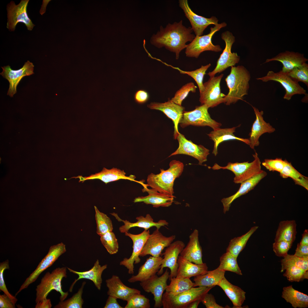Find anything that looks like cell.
Instances as JSON below:
<instances>
[{
  "instance_id": "cell-1",
  "label": "cell",
  "mask_w": 308,
  "mask_h": 308,
  "mask_svg": "<svg viewBox=\"0 0 308 308\" xmlns=\"http://www.w3.org/2000/svg\"><path fill=\"white\" fill-rule=\"evenodd\" d=\"M193 31L192 27L187 28L183 25L182 20L169 23L164 28L161 26L160 31L151 37L150 42L158 48L164 47L174 52L176 59H178L181 52L187 47L186 43L191 42L195 38Z\"/></svg>"
},
{
  "instance_id": "cell-2",
  "label": "cell",
  "mask_w": 308,
  "mask_h": 308,
  "mask_svg": "<svg viewBox=\"0 0 308 308\" xmlns=\"http://www.w3.org/2000/svg\"><path fill=\"white\" fill-rule=\"evenodd\" d=\"M169 166L167 170L160 169L159 174H149L145 185L155 191L175 198L173 195L174 182L182 174L184 166L183 163L174 160L170 162Z\"/></svg>"
},
{
  "instance_id": "cell-3",
  "label": "cell",
  "mask_w": 308,
  "mask_h": 308,
  "mask_svg": "<svg viewBox=\"0 0 308 308\" xmlns=\"http://www.w3.org/2000/svg\"><path fill=\"white\" fill-rule=\"evenodd\" d=\"M250 74L243 66L231 67L230 74L225 79L229 92L224 97V103L226 105L234 104L243 99L248 94Z\"/></svg>"
},
{
  "instance_id": "cell-4",
  "label": "cell",
  "mask_w": 308,
  "mask_h": 308,
  "mask_svg": "<svg viewBox=\"0 0 308 308\" xmlns=\"http://www.w3.org/2000/svg\"><path fill=\"white\" fill-rule=\"evenodd\" d=\"M67 268L65 267H58L51 273L47 272L45 273L36 289V303L46 299L49 293L53 290L59 292L60 301L65 300L68 293V291L64 292L62 290L61 281L63 278L67 277Z\"/></svg>"
},
{
  "instance_id": "cell-5",
  "label": "cell",
  "mask_w": 308,
  "mask_h": 308,
  "mask_svg": "<svg viewBox=\"0 0 308 308\" xmlns=\"http://www.w3.org/2000/svg\"><path fill=\"white\" fill-rule=\"evenodd\" d=\"M253 156L254 159L251 162L248 161L242 163L229 162L224 167L220 166L215 163L212 167H208V168L214 170L222 169L230 170L235 175L234 182L236 184L241 183L257 175L262 171L261 169V162L258 153L256 152Z\"/></svg>"
},
{
  "instance_id": "cell-6",
  "label": "cell",
  "mask_w": 308,
  "mask_h": 308,
  "mask_svg": "<svg viewBox=\"0 0 308 308\" xmlns=\"http://www.w3.org/2000/svg\"><path fill=\"white\" fill-rule=\"evenodd\" d=\"M213 287L198 286L175 295L163 293L162 299L163 308H188L193 301L200 300Z\"/></svg>"
},
{
  "instance_id": "cell-7",
  "label": "cell",
  "mask_w": 308,
  "mask_h": 308,
  "mask_svg": "<svg viewBox=\"0 0 308 308\" xmlns=\"http://www.w3.org/2000/svg\"><path fill=\"white\" fill-rule=\"evenodd\" d=\"M226 25L227 24L225 22L218 24L210 28V32L208 34L201 36H196L193 40L187 44L185 52L186 56L197 58L202 52L205 51L215 52L221 51L222 49L220 46L218 45H214L211 39L216 32Z\"/></svg>"
},
{
  "instance_id": "cell-8",
  "label": "cell",
  "mask_w": 308,
  "mask_h": 308,
  "mask_svg": "<svg viewBox=\"0 0 308 308\" xmlns=\"http://www.w3.org/2000/svg\"><path fill=\"white\" fill-rule=\"evenodd\" d=\"M209 108L205 105L196 106L190 111H184L179 122L180 126L184 128L189 125L198 126H208L213 130L220 128L222 124L212 119L208 111Z\"/></svg>"
},
{
  "instance_id": "cell-9",
  "label": "cell",
  "mask_w": 308,
  "mask_h": 308,
  "mask_svg": "<svg viewBox=\"0 0 308 308\" xmlns=\"http://www.w3.org/2000/svg\"><path fill=\"white\" fill-rule=\"evenodd\" d=\"M66 251V245L62 242L51 246L47 254L39 263L35 270L26 279L15 296L35 281L42 273L51 266Z\"/></svg>"
},
{
  "instance_id": "cell-10",
  "label": "cell",
  "mask_w": 308,
  "mask_h": 308,
  "mask_svg": "<svg viewBox=\"0 0 308 308\" xmlns=\"http://www.w3.org/2000/svg\"><path fill=\"white\" fill-rule=\"evenodd\" d=\"M221 38L225 42V47L217 61L216 67L208 73L210 77H214L216 74L222 72L229 67L234 66L240 60V57L236 52H231L232 45L235 40L232 34L226 31L222 34Z\"/></svg>"
},
{
  "instance_id": "cell-11",
  "label": "cell",
  "mask_w": 308,
  "mask_h": 308,
  "mask_svg": "<svg viewBox=\"0 0 308 308\" xmlns=\"http://www.w3.org/2000/svg\"><path fill=\"white\" fill-rule=\"evenodd\" d=\"M223 74L210 77L203 83L204 90L200 94L199 101L201 105H206L209 108H214L224 103L226 95L221 92L220 83Z\"/></svg>"
},
{
  "instance_id": "cell-12",
  "label": "cell",
  "mask_w": 308,
  "mask_h": 308,
  "mask_svg": "<svg viewBox=\"0 0 308 308\" xmlns=\"http://www.w3.org/2000/svg\"><path fill=\"white\" fill-rule=\"evenodd\" d=\"M29 0H22L17 5L11 1L7 5V28L11 31H14L19 23H22L29 31L35 26L28 16L27 8Z\"/></svg>"
},
{
  "instance_id": "cell-13",
  "label": "cell",
  "mask_w": 308,
  "mask_h": 308,
  "mask_svg": "<svg viewBox=\"0 0 308 308\" xmlns=\"http://www.w3.org/2000/svg\"><path fill=\"white\" fill-rule=\"evenodd\" d=\"M256 79L264 82L273 81L280 83L286 91L283 98L287 100H290L295 95L306 94V90L301 86L298 82L293 80L287 73L282 72L281 70L276 72L269 71L266 76L257 78Z\"/></svg>"
},
{
  "instance_id": "cell-14",
  "label": "cell",
  "mask_w": 308,
  "mask_h": 308,
  "mask_svg": "<svg viewBox=\"0 0 308 308\" xmlns=\"http://www.w3.org/2000/svg\"><path fill=\"white\" fill-rule=\"evenodd\" d=\"M176 139L179 142V147L169 157L179 154L188 155L197 159L200 165L207 161V156L210 154L208 149L202 145H197L188 140L180 133Z\"/></svg>"
},
{
  "instance_id": "cell-15",
  "label": "cell",
  "mask_w": 308,
  "mask_h": 308,
  "mask_svg": "<svg viewBox=\"0 0 308 308\" xmlns=\"http://www.w3.org/2000/svg\"><path fill=\"white\" fill-rule=\"evenodd\" d=\"M176 236L173 235L166 237L156 229L149 235L140 255L144 257L150 255L152 256H160L164 248L169 246L175 239Z\"/></svg>"
},
{
  "instance_id": "cell-16",
  "label": "cell",
  "mask_w": 308,
  "mask_h": 308,
  "mask_svg": "<svg viewBox=\"0 0 308 308\" xmlns=\"http://www.w3.org/2000/svg\"><path fill=\"white\" fill-rule=\"evenodd\" d=\"M170 274L167 268L160 276L154 275L147 280L140 282V284L144 291L151 293L154 296V307L160 308L162 306V299L163 292L167 285V281Z\"/></svg>"
},
{
  "instance_id": "cell-17",
  "label": "cell",
  "mask_w": 308,
  "mask_h": 308,
  "mask_svg": "<svg viewBox=\"0 0 308 308\" xmlns=\"http://www.w3.org/2000/svg\"><path fill=\"white\" fill-rule=\"evenodd\" d=\"M34 67L33 64L29 60L22 68L17 70L12 69L9 65L1 67L3 71L0 74L9 83L7 95L11 97H13L17 93V87L22 79L25 76L34 74Z\"/></svg>"
},
{
  "instance_id": "cell-18",
  "label": "cell",
  "mask_w": 308,
  "mask_h": 308,
  "mask_svg": "<svg viewBox=\"0 0 308 308\" xmlns=\"http://www.w3.org/2000/svg\"><path fill=\"white\" fill-rule=\"evenodd\" d=\"M125 236L131 238L133 242V252L129 258H125L121 261L119 264L125 267L128 270V273L133 274L134 273V264L140 262V255L143 247L150 235L149 230H145L137 234H131L128 232L125 233Z\"/></svg>"
},
{
  "instance_id": "cell-19",
  "label": "cell",
  "mask_w": 308,
  "mask_h": 308,
  "mask_svg": "<svg viewBox=\"0 0 308 308\" xmlns=\"http://www.w3.org/2000/svg\"><path fill=\"white\" fill-rule=\"evenodd\" d=\"M185 246L183 241L178 240L172 242L167 247L162 254L164 257L160 268L158 272V275L162 274L163 268L167 267L170 270L169 279L176 277L178 267L177 260L179 255Z\"/></svg>"
},
{
  "instance_id": "cell-20",
  "label": "cell",
  "mask_w": 308,
  "mask_h": 308,
  "mask_svg": "<svg viewBox=\"0 0 308 308\" xmlns=\"http://www.w3.org/2000/svg\"><path fill=\"white\" fill-rule=\"evenodd\" d=\"M179 7L189 21L196 36H202L204 30L209 25L213 24L215 25L218 24V20L215 17L208 18L195 14L191 9L187 0H179Z\"/></svg>"
},
{
  "instance_id": "cell-21",
  "label": "cell",
  "mask_w": 308,
  "mask_h": 308,
  "mask_svg": "<svg viewBox=\"0 0 308 308\" xmlns=\"http://www.w3.org/2000/svg\"><path fill=\"white\" fill-rule=\"evenodd\" d=\"M147 106L151 109L161 111L172 120L174 124V138L176 139L180 133L178 125L182 117L185 108L175 103L169 99L164 103L151 102Z\"/></svg>"
},
{
  "instance_id": "cell-22",
  "label": "cell",
  "mask_w": 308,
  "mask_h": 308,
  "mask_svg": "<svg viewBox=\"0 0 308 308\" xmlns=\"http://www.w3.org/2000/svg\"><path fill=\"white\" fill-rule=\"evenodd\" d=\"M256 118L253 123L249 135V146L252 149L258 146L260 144L259 139L262 134L268 133H271L275 131V129L270 123L264 120L263 115L264 112L260 111L258 109L252 106Z\"/></svg>"
},
{
  "instance_id": "cell-23",
  "label": "cell",
  "mask_w": 308,
  "mask_h": 308,
  "mask_svg": "<svg viewBox=\"0 0 308 308\" xmlns=\"http://www.w3.org/2000/svg\"><path fill=\"white\" fill-rule=\"evenodd\" d=\"M106 282L108 288V295L117 299L127 301L134 295L141 293L139 290L125 285L116 275H113L111 278L106 279Z\"/></svg>"
},
{
  "instance_id": "cell-24",
  "label": "cell",
  "mask_w": 308,
  "mask_h": 308,
  "mask_svg": "<svg viewBox=\"0 0 308 308\" xmlns=\"http://www.w3.org/2000/svg\"><path fill=\"white\" fill-rule=\"evenodd\" d=\"M126 174L123 170L117 168L113 167L110 169H108L104 167L100 172L92 174L88 177H83L82 176H78L73 177L72 178H78L79 179V182H82V183H83L86 180L98 179L103 182L106 184L120 179H127L140 183L139 182L135 180L136 177L135 175H131L129 176H127Z\"/></svg>"
},
{
  "instance_id": "cell-25",
  "label": "cell",
  "mask_w": 308,
  "mask_h": 308,
  "mask_svg": "<svg viewBox=\"0 0 308 308\" xmlns=\"http://www.w3.org/2000/svg\"><path fill=\"white\" fill-rule=\"evenodd\" d=\"M114 216L119 222H122L124 224L119 228V230L121 233H125L128 232V230L131 228L135 227H138L142 228L145 230H148L150 228L155 226L157 229H159L162 226H164L168 225V223L165 220H161L157 222L154 221L153 219L151 216L149 214H147L145 217L140 216L136 218L137 221L134 222H131L127 220H123L121 219L118 216L117 214L115 213H110Z\"/></svg>"
},
{
  "instance_id": "cell-26",
  "label": "cell",
  "mask_w": 308,
  "mask_h": 308,
  "mask_svg": "<svg viewBox=\"0 0 308 308\" xmlns=\"http://www.w3.org/2000/svg\"><path fill=\"white\" fill-rule=\"evenodd\" d=\"M198 231L194 229L189 236L187 246L180 254V256L188 261L194 264H201L202 261V250L198 238Z\"/></svg>"
},
{
  "instance_id": "cell-27",
  "label": "cell",
  "mask_w": 308,
  "mask_h": 308,
  "mask_svg": "<svg viewBox=\"0 0 308 308\" xmlns=\"http://www.w3.org/2000/svg\"><path fill=\"white\" fill-rule=\"evenodd\" d=\"M163 258L161 256H150L147 259L144 264L139 268L138 273L132 275L128 280L130 283L142 282L156 275L159 270L162 264Z\"/></svg>"
},
{
  "instance_id": "cell-28",
  "label": "cell",
  "mask_w": 308,
  "mask_h": 308,
  "mask_svg": "<svg viewBox=\"0 0 308 308\" xmlns=\"http://www.w3.org/2000/svg\"><path fill=\"white\" fill-rule=\"evenodd\" d=\"M267 175V173L262 170L258 174L241 183L239 189L235 194L222 198L221 202L223 207L224 213H225L229 210L231 204L234 200L252 190Z\"/></svg>"
},
{
  "instance_id": "cell-29",
  "label": "cell",
  "mask_w": 308,
  "mask_h": 308,
  "mask_svg": "<svg viewBox=\"0 0 308 308\" xmlns=\"http://www.w3.org/2000/svg\"><path fill=\"white\" fill-rule=\"evenodd\" d=\"M308 60L303 54L286 51L279 53L273 58L267 59L264 63L273 61L280 62L283 65L281 71L287 73L295 67L306 63Z\"/></svg>"
},
{
  "instance_id": "cell-30",
  "label": "cell",
  "mask_w": 308,
  "mask_h": 308,
  "mask_svg": "<svg viewBox=\"0 0 308 308\" xmlns=\"http://www.w3.org/2000/svg\"><path fill=\"white\" fill-rule=\"evenodd\" d=\"M142 185L143 187V191L147 192L148 195L135 198L133 201L134 203L143 202L146 204H151L154 207L158 208L169 206L173 202L175 197L159 193L151 189H148L144 184Z\"/></svg>"
},
{
  "instance_id": "cell-31",
  "label": "cell",
  "mask_w": 308,
  "mask_h": 308,
  "mask_svg": "<svg viewBox=\"0 0 308 308\" xmlns=\"http://www.w3.org/2000/svg\"><path fill=\"white\" fill-rule=\"evenodd\" d=\"M107 268V265L105 264L101 266L98 260L97 259L93 266L90 270L85 271L79 272L69 268L67 269L71 272L78 275V277L75 279L71 285L69 291L72 292L73 287L78 280L82 279H85L92 281L97 289L100 290L102 279V275L103 271Z\"/></svg>"
},
{
  "instance_id": "cell-32",
  "label": "cell",
  "mask_w": 308,
  "mask_h": 308,
  "mask_svg": "<svg viewBox=\"0 0 308 308\" xmlns=\"http://www.w3.org/2000/svg\"><path fill=\"white\" fill-rule=\"evenodd\" d=\"M178 267L176 277L181 278H189L204 275L208 271L206 263L198 264H193L179 256L177 260Z\"/></svg>"
},
{
  "instance_id": "cell-33",
  "label": "cell",
  "mask_w": 308,
  "mask_h": 308,
  "mask_svg": "<svg viewBox=\"0 0 308 308\" xmlns=\"http://www.w3.org/2000/svg\"><path fill=\"white\" fill-rule=\"evenodd\" d=\"M236 127L232 128H218L213 130L207 134L210 139L214 142V146L212 153L216 156L218 153V148L219 145L224 141L231 140H236L242 141L249 145L248 139H244L235 136L234 133Z\"/></svg>"
},
{
  "instance_id": "cell-34",
  "label": "cell",
  "mask_w": 308,
  "mask_h": 308,
  "mask_svg": "<svg viewBox=\"0 0 308 308\" xmlns=\"http://www.w3.org/2000/svg\"><path fill=\"white\" fill-rule=\"evenodd\" d=\"M218 286L224 291L232 302L233 308H240L246 299V292L240 287L230 283L225 277L220 281Z\"/></svg>"
},
{
  "instance_id": "cell-35",
  "label": "cell",
  "mask_w": 308,
  "mask_h": 308,
  "mask_svg": "<svg viewBox=\"0 0 308 308\" xmlns=\"http://www.w3.org/2000/svg\"><path fill=\"white\" fill-rule=\"evenodd\" d=\"M281 297L294 308L308 307V296L295 289L292 285L283 288Z\"/></svg>"
},
{
  "instance_id": "cell-36",
  "label": "cell",
  "mask_w": 308,
  "mask_h": 308,
  "mask_svg": "<svg viewBox=\"0 0 308 308\" xmlns=\"http://www.w3.org/2000/svg\"><path fill=\"white\" fill-rule=\"evenodd\" d=\"M225 271L218 269L208 271L205 274L195 277L194 287L201 286L214 287L218 285L224 277Z\"/></svg>"
},
{
  "instance_id": "cell-37",
  "label": "cell",
  "mask_w": 308,
  "mask_h": 308,
  "mask_svg": "<svg viewBox=\"0 0 308 308\" xmlns=\"http://www.w3.org/2000/svg\"><path fill=\"white\" fill-rule=\"evenodd\" d=\"M296 224L295 220L280 222L276 232L275 241L284 240L293 243L296 238Z\"/></svg>"
},
{
  "instance_id": "cell-38",
  "label": "cell",
  "mask_w": 308,
  "mask_h": 308,
  "mask_svg": "<svg viewBox=\"0 0 308 308\" xmlns=\"http://www.w3.org/2000/svg\"><path fill=\"white\" fill-rule=\"evenodd\" d=\"M258 226L252 227L246 234L242 236L231 239L226 251L237 258L239 254L245 248L248 240L258 229Z\"/></svg>"
},
{
  "instance_id": "cell-39",
  "label": "cell",
  "mask_w": 308,
  "mask_h": 308,
  "mask_svg": "<svg viewBox=\"0 0 308 308\" xmlns=\"http://www.w3.org/2000/svg\"><path fill=\"white\" fill-rule=\"evenodd\" d=\"M170 280V283L167 285L165 292L170 295H177L194 287V283L189 278L175 277L171 278Z\"/></svg>"
},
{
  "instance_id": "cell-40",
  "label": "cell",
  "mask_w": 308,
  "mask_h": 308,
  "mask_svg": "<svg viewBox=\"0 0 308 308\" xmlns=\"http://www.w3.org/2000/svg\"><path fill=\"white\" fill-rule=\"evenodd\" d=\"M279 173L280 176L282 178H291L296 184L300 185L308 190V178L299 173L293 167L290 162L287 160L283 169Z\"/></svg>"
},
{
  "instance_id": "cell-41",
  "label": "cell",
  "mask_w": 308,
  "mask_h": 308,
  "mask_svg": "<svg viewBox=\"0 0 308 308\" xmlns=\"http://www.w3.org/2000/svg\"><path fill=\"white\" fill-rule=\"evenodd\" d=\"M237 258L232 254L226 252L220 257V264L217 268L242 275V274L237 263Z\"/></svg>"
},
{
  "instance_id": "cell-42",
  "label": "cell",
  "mask_w": 308,
  "mask_h": 308,
  "mask_svg": "<svg viewBox=\"0 0 308 308\" xmlns=\"http://www.w3.org/2000/svg\"><path fill=\"white\" fill-rule=\"evenodd\" d=\"M95 218L97 225L96 233L100 236L113 230L112 223L110 218L105 214L100 212L96 206Z\"/></svg>"
},
{
  "instance_id": "cell-43",
  "label": "cell",
  "mask_w": 308,
  "mask_h": 308,
  "mask_svg": "<svg viewBox=\"0 0 308 308\" xmlns=\"http://www.w3.org/2000/svg\"><path fill=\"white\" fill-rule=\"evenodd\" d=\"M84 281L78 292L66 300L60 301L54 308H82L84 300L82 298L83 289L86 284Z\"/></svg>"
},
{
  "instance_id": "cell-44",
  "label": "cell",
  "mask_w": 308,
  "mask_h": 308,
  "mask_svg": "<svg viewBox=\"0 0 308 308\" xmlns=\"http://www.w3.org/2000/svg\"><path fill=\"white\" fill-rule=\"evenodd\" d=\"M281 261V269L287 266L292 265L299 268L305 271L308 270V256L300 257L287 254Z\"/></svg>"
},
{
  "instance_id": "cell-45",
  "label": "cell",
  "mask_w": 308,
  "mask_h": 308,
  "mask_svg": "<svg viewBox=\"0 0 308 308\" xmlns=\"http://www.w3.org/2000/svg\"><path fill=\"white\" fill-rule=\"evenodd\" d=\"M285 270L283 275L286 277L290 282H299L305 279H308V271H305L297 266H287L284 267L281 272Z\"/></svg>"
},
{
  "instance_id": "cell-46",
  "label": "cell",
  "mask_w": 308,
  "mask_h": 308,
  "mask_svg": "<svg viewBox=\"0 0 308 308\" xmlns=\"http://www.w3.org/2000/svg\"><path fill=\"white\" fill-rule=\"evenodd\" d=\"M100 237L102 244L110 254L117 253L119 249L118 243L115 234L112 231H108Z\"/></svg>"
},
{
  "instance_id": "cell-47",
  "label": "cell",
  "mask_w": 308,
  "mask_h": 308,
  "mask_svg": "<svg viewBox=\"0 0 308 308\" xmlns=\"http://www.w3.org/2000/svg\"><path fill=\"white\" fill-rule=\"evenodd\" d=\"M210 66V64L205 66L202 65L200 68L191 71H183L178 68H175L178 70L181 74H187L192 77L197 84L200 94L203 92L204 89L203 83L204 76L206 74V70Z\"/></svg>"
},
{
  "instance_id": "cell-48",
  "label": "cell",
  "mask_w": 308,
  "mask_h": 308,
  "mask_svg": "<svg viewBox=\"0 0 308 308\" xmlns=\"http://www.w3.org/2000/svg\"><path fill=\"white\" fill-rule=\"evenodd\" d=\"M292 79L299 82H301L308 87V64L304 63L295 67L287 73Z\"/></svg>"
},
{
  "instance_id": "cell-49",
  "label": "cell",
  "mask_w": 308,
  "mask_h": 308,
  "mask_svg": "<svg viewBox=\"0 0 308 308\" xmlns=\"http://www.w3.org/2000/svg\"><path fill=\"white\" fill-rule=\"evenodd\" d=\"M197 87L192 82L188 83L183 86L175 93L171 100L175 103L181 106L183 101L187 96L190 92L195 93Z\"/></svg>"
},
{
  "instance_id": "cell-50",
  "label": "cell",
  "mask_w": 308,
  "mask_h": 308,
  "mask_svg": "<svg viewBox=\"0 0 308 308\" xmlns=\"http://www.w3.org/2000/svg\"><path fill=\"white\" fill-rule=\"evenodd\" d=\"M125 308H149V299L141 293L136 294L127 301Z\"/></svg>"
},
{
  "instance_id": "cell-51",
  "label": "cell",
  "mask_w": 308,
  "mask_h": 308,
  "mask_svg": "<svg viewBox=\"0 0 308 308\" xmlns=\"http://www.w3.org/2000/svg\"><path fill=\"white\" fill-rule=\"evenodd\" d=\"M9 269V261L7 260L0 263V290L7 295L15 305L17 301L15 296L12 295L8 291L4 279V272L5 270Z\"/></svg>"
},
{
  "instance_id": "cell-52",
  "label": "cell",
  "mask_w": 308,
  "mask_h": 308,
  "mask_svg": "<svg viewBox=\"0 0 308 308\" xmlns=\"http://www.w3.org/2000/svg\"><path fill=\"white\" fill-rule=\"evenodd\" d=\"M287 160L280 158L275 159H266L262 163V165L270 171H277L279 173L283 169Z\"/></svg>"
},
{
  "instance_id": "cell-53",
  "label": "cell",
  "mask_w": 308,
  "mask_h": 308,
  "mask_svg": "<svg viewBox=\"0 0 308 308\" xmlns=\"http://www.w3.org/2000/svg\"><path fill=\"white\" fill-rule=\"evenodd\" d=\"M292 243L284 240L275 241L273 244V249L276 256L284 257L288 254L291 248Z\"/></svg>"
},
{
  "instance_id": "cell-54",
  "label": "cell",
  "mask_w": 308,
  "mask_h": 308,
  "mask_svg": "<svg viewBox=\"0 0 308 308\" xmlns=\"http://www.w3.org/2000/svg\"><path fill=\"white\" fill-rule=\"evenodd\" d=\"M201 302L206 308H224L216 303L215 298L211 294L207 293L201 299Z\"/></svg>"
},
{
  "instance_id": "cell-55",
  "label": "cell",
  "mask_w": 308,
  "mask_h": 308,
  "mask_svg": "<svg viewBox=\"0 0 308 308\" xmlns=\"http://www.w3.org/2000/svg\"><path fill=\"white\" fill-rule=\"evenodd\" d=\"M149 95L148 92L143 89L137 90L135 93L134 99L135 102L139 104L146 103L149 100Z\"/></svg>"
},
{
  "instance_id": "cell-56",
  "label": "cell",
  "mask_w": 308,
  "mask_h": 308,
  "mask_svg": "<svg viewBox=\"0 0 308 308\" xmlns=\"http://www.w3.org/2000/svg\"><path fill=\"white\" fill-rule=\"evenodd\" d=\"M0 308H15V305L5 294L0 295Z\"/></svg>"
},
{
  "instance_id": "cell-57",
  "label": "cell",
  "mask_w": 308,
  "mask_h": 308,
  "mask_svg": "<svg viewBox=\"0 0 308 308\" xmlns=\"http://www.w3.org/2000/svg\"><path fill=\"white\" fill-rule=\"evenodd\" d=\"M294 255L300 257L308 256V245L298 244Z\"/></svg>"
},
{
  "instance_id": "cell-58",
  "label": "cell",
  "mask_w": 308,
  "mask_h": 308,
  "mask_svg": "<svg viewBox=\"0 0 308 308\" xmlns=\"http://www.w3.org/2000/svg\"><path fill=\"white\" fill-rule=\"evenodd\" d=\"M117 299L112 296L109 295L104 307V308H123L120 306L117 301Z\"/></svg>"
},
{
  "instance_id": "cell-59",
  "label": "cell",
  "mask_w": 308,
  "mask_h": 308,
  "mask_svg": "<svg viewBox=\"0 0 308 308\" xmlns=\"http://www.w3.org/2000/svg\"><path fill=\"white\" fill-rule=\"evenodd\" d=\"M36 304L35 307V308H50L52 306L50 299L47 298Z\"/></svg>"
},
{
  "instance_id": "cell-60",
  "label": "cell",
  "mask_w": 308,
  "mask_h": 308,
  "mask_svg": "<svg viewBox=\"0 0 308 308\" xmlns=\"http://www.w3.org/2000/svg\"><path fill=\"white\" fill-rule=\"evenodd\" d=\"M301 245H308V230L305 229L302 234V238L299 243Z\"/></svg>"
},
{
  "instance_id": "cell-61",
  "label": "cell",
  "mask_w": 308,
  "mask_h": 308,
  "mask_svg": "<svg viewBox=\"0 0 308 308\" xmlns=\"http://www.w3.org/2000/svg\"><path fill=\"white\" fill-rule=\"evenodd\" d=\"M201 300L199 299L194 301L189 304L188 308H197Z\"/></svg>"
}]
</instances>
